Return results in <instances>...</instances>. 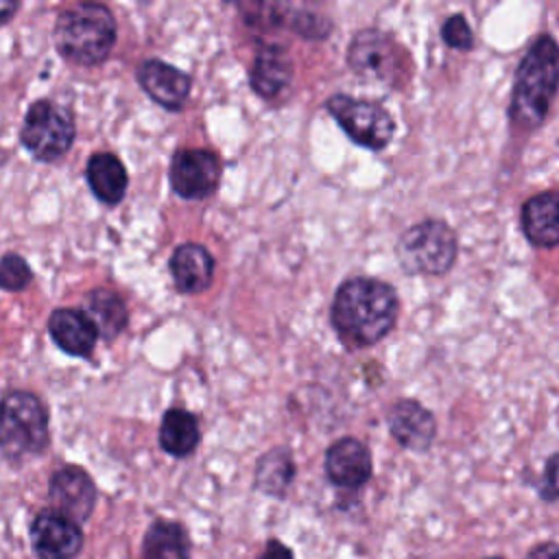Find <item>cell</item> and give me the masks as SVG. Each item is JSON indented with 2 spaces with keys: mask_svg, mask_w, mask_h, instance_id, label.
Returning a JSON list of instances; mask_svg holds the SVG:
<instances>
[{
  "mask_svg": "<svg viewBox=\"0 0 559 559\" xmlns=\"http://www.w3.org/2000/svg\"><path fill=\"white\" fill-rule=\"evenodd\" d=\"M397 312L400 299L391 284L376 277H352L336 288L330 321L347 349H362L391 332Z\"/></svg>",
  "mask_w": 559,
  "mask_h": 559,
  "instance_id": "1",
  "label": "cell"
},
{
  "mask_svg": "<svg viewBox=\"0 0 559 559\" xmlns=\"http://www.w3.org/2000/svg\"><path fill=\"white\" fill-rule=\"evenodd\" d=\"M557 76V44L550 35H539L522 57L515 72L513 98L509 107L513 127L533 131L544 124L555 100Z\"/></svg>",
  "mask_w": 559,
  "mask_h": 559,
  "instance_id": "2",
  "label": "cell"
},
{
  "mask_svg": "<svg viewBox=\"0 0 559 559\" xmlns=\"http://www.w3.org/2000/svg\"><path fill=\"white\" fill-rule=\"evenodd\" d=\"M116 44L114 13L98 2L68 7L55 24V46L76 66L103 63Z\"/></svg>",
  "mask_w": 559,
  "mask_h": 559,
  "instance_id": "3",
  "label": "cell"
},
{
  "mask_svg": "<svg viewBox=\"0 0 559 559\" xmlns=\"http://www.w3.org/2000/svg\"><path fill=\"white\" fill-rule=\"evenodd\" d=\"M48 445V413L28 391H9L0 400V452L20 463Z\"/></svg>",
  "mask_w": 559,
  "mask_h": 559,
  "instance_id": "4",
  "label": "cell"
},
{
  "mask_svg": "<svg viewBox=\"0 0 559 559\" xmlns=\"http://www.w3.org/2000/svg\"><path fill=\"white\" fill-rule=\"evenodd\" d=\"M456 234L445 221L428 218L408 227L397 245L400 266L411 275H443L456 260Z\"/></svg>",
  "mask_w": 559,
  "mask_h": 559,
  "instance_id": "5",
  "label": "cell"
},
{
  "mask_svg": "<svg viewBox=\"0 0 559 559\" xmlns=\"http://www.w3.org/2000/svg\"><path fill=\"white\" fill-rule=\"evenodd\" d=\"M74 133L72 114L63 105L37 100L24 116L20 140L35 159L55 162L70 151Z\"/></svg>",
  "mask_w": 559,
  "mask_h": 559,
  "instance_id": "6",
  "label": "cell"
},
{
  "mask_svg": "<svg viewBox=\"0 0 559 559\" xmlns=\"http://www.w3.org/2000/svg\"><path fill=\"white\" fill-rule=\"evenodd\" d=\"M325 109L349 135V140L365 148L382 151L395 133L393 116L373 100L334 94L328 98Z\"/></svg>",
  "mask_w": 559,
  "mask_h": 559,
  "instance_id": "7",
  "label": "cell"
},
{
  "mask_svg": "<svg viewBox=\"0 0 559 559\" xmlns=\"http://www.w3.org/2000/svg\"><path fill=\"white\" fill-rule=\"evenodd\" d=\"M404 50L386 35L373 28L360 31L347 46L349 68L367 79L397 85L402 81Z\"/></svg>",
  "mask_w": 559,
  "mask_h": 559,
  "instance_id": "8",
  "label": "cell"
},
{
  "mask_svg": "<svg viewBox=\"0 0 559 559\" xmlns=\"http://www.w3.org/2000/svg\"><path fill=\"white\" fill-rule=\"evenodd\" d=\"M221 179V162L207 148H181L170 162V186L181 199L210 197Z\"/></svg>",
  "mask_w": 559,
  "mask_h": 559,
  "instance_id": "9",
  "label": "cell"
},
{
  "mask_svg": "<svg viewBox=\"0 0 559 559\" xmlns=\"http://www.w3.org/2000/svg\"><path fill=\"white\" fill-rule=\"evenodd\" d=\"M31 544L39 559H72L83 546V533L63 513L46 509L31 524Z\"/></svg>",
  "mask_w": 559,
  "mask_h": 559,
  "instance_id": "10",
  "label": "cell"
},
{
  "mask_svg": "<svg viewBox=\"0 0 559 559\" xmlns=\"http://www.w3.org/2000/svg\"><path fill=\"white\" fill-rule=\"evenodd\" d=\"M55 511L63 513L72 522H85L96 504V487L90 474L76 465H66L57 469L48 487Z\"/></svg>",
  "mask_w": 559,
  "mask_h": 559,
  "instance_id": "11",
  "label": "cell"
},
{
  "mask_svg": "<svg viewBox=\"0 0 559 559\" xmlns=\"http://www.w3.org/2000/svg\"><path fill=\"white\" fill-rule=\"evenodd\" d=\"M138 83L157 105L170 111L183 107L192 87V79L183 70L162 59L142 61L138 66Z\"/></svg>",
  "mask_w": 559,
  "mask_h": 559,
  "instance_id": "12",
  "label": "cell"
},
{
  "mask_svg": "<svg viewBox=\"0 0 559 559\" xmlns=\"http://www.w3.org/2000/svg\"><path fill=\"white\" fill-rule=\"evenodd\" d=\"M325 476L336 487H362L371 478V454L367 445L354 437L334 441L325 452Z\"/></svg>",
  "mask_w": 559,
  "mask_h": 559,
  "instance_id": "13",
  "label": "cell"
},
{
  "mask_svg": "<svg viewBox=\"0 0 559 559\" xmlns=\"http://www.w3.org/2000/svg\"><path fill=\"white\" fill-rule=\"evenodd\" d=\"M389 430L402 448L424 452L435 441L437 424L424 404L415 400H400L389 411Z\"/></svg>",
  "mask_w": 559,
  "mask_h": 559,
  "instance_id": "14",
  "label": "cell"
},
{
  "mask_svg": "<svg viewBox=\"0 0 559 559\" xmlns=\"http://www.w3.org/2000/svg\"><path fill=\"white\" fill-rule=\"evenodd\" d=\"M170 275L179 293L199 295L214 277V258L199 242H183L170 255Z\"/></svg>",
  "mask_w": 559,
  "mask_h": 559,
  "instance_id": "15",
  "label": "cell"
},
{
  "mask_svg": "<svg viewBox=\"0 0 559 559\" xmlns=\"http://www.w3.org/2000/svg\"><path fill=\"white\" fill-rule=\"evenodd\" d=\"M249 79L258 96L266 100L277 98L293 79V63L286 48L280 44H262L255 52Z\"/></svg>",
  "mask_w": 559,
  "mask_h": 559,
  "instance_id": "16",
  "label": "cell"
},
{
  "mask_svg": "<svg viewBox=\"0 0 559 559\" xmlns=\"http://www.w3.org/2000/svg\"><path fill=\"white\" fill-rule=\"evenodd\" d=\"M522 231L531 245L552 249L559 242V199L555 192L531 197L520 212Z\"/></svg>",
  "mask_w": 559,
  "mask_h": 559,
  "instance_id": "17",
  "label": "cell"
},
{
  "mask_svg": "<svg viewBox=\"0 0 559 559\" xmlns=\"http://www.w3.org/2000/svg\"><path fill=\"white\" fill-rule=\"evenodd\" d=\"M48 332L57 347L70 356H90L96 345V328L92 321L72 308H59L48 319Z\"/></svg>",
  "mask_w": 559,
  "mask_h": 559,
  "instance_id": "18",
  "label": "cell"
},
{
  "mask_svg": "<svg viewBox=\"0 0 559 559\" xmlns=\"http://www.w3.org/2000/svg\"><path fill=\"white\" fill-rule=\"evenodd\" d=\"M87 183L94 197L107 205H116L122 201L127 192V168L124 164L111 153H96L90 157L85 168Z\"/></svg>",
  "mask_w": 559,
  "mask_h": 559,
  "instance_id": "19",
  "label": "cell"
},
{
  "mask_svg": "<svg viewBox=\"0 0 559 559\" xmlns=\"http://www.w3.org/2000/svg\"><path fill=\"white\" fill-rule=\"evenodd\" d=\"M83 314L92 321V325L96 328V334L107 341L116 338L129 323L124 301L107 288H96L87 293L83 304Z\"/></svg>",
  "mask_w": 559,
  "mask_h": 559,
  "instance_id": "20",
  "label": "cell"
},
{
  "mask_svg": "<svg viewBox=\"0 0 559 559\" xmlns=\"http://www.w3.org/2000/svg\"><path fill=\"white\" fill-rule=\"evenodd\" d=\"M201 430L197 417L186 408H168L159 426V445L170 456H188L199 445Z\"/></svg>",
  "mask_w": 559,
  "mask_h": 559,
  "instance_id": "21",
  "label": "cell"
},
{
  "mask_svg": "<svg viewBox=\"0 0 559 559\" xmlns=\"http://www.w3.org/2000/svg\"><path fill=\"white\" fill-rule=\"evenodd\" d=\"M144 559H190V539L181 524L155 520L142 544Z\"/></svg>",
  "mask_w": 559,
  "mask_h": 559,
  "instance_id": "22",
  "label": "cell"
},
{
  "mask_svg": "<svg viewBox=\"0 0 559 559\" xmlns=\"http://www.w3.org/2000/svg\"><path fill=\"white\" fill-rule=\"evenodd\" d=\"M295 476V463L286 448H273L258 459L255 487L269 496H284Z\"/></svg>",
  "mask_w": 559,
  "mask_h": 559,
  "instance_id": "23",
  "label": "cell"
},
{
  "mask_svg": "<svg viewBox=\"0 0 559 559\" xmlns=\"http://www.w3.org/2000/svg\"><path fill=\"white\" fill-rule=\"evenodd\" d=\"M31 266L26 264V260L17 253H4L0 258V288L2 290H24L31 284Z\"/></svg>",
  "mask_w": 559,
  "mask_h": 559,
  "instance_id": "24",
  "label": "cell"
},
{
  "mask_svg": "<svg viewBox=\"0 0 559 559\" xmlns=\"http://www.w3.org/2000/svg\"><path fill=\"white\" fill-rule=\"evenodd\" d=\"M441 37L443 41L454 48V50H469L474 46V33L467 24V20L456 13V15H450L443 26H441Z\"/></svg>",
  "mask_w": 559,
  "mask_h": 559,
  "instance_id": "25",
  "label": "cell"
},
{
  "mask_svg": "<svg viewBox=\"0 0 559 559\" xmlns=\"http://www.w3.org/2000/svg\"><path fill=\"white\" fill-rule=\"evenodd\" d=\"M258 559H293V552L277 539H271Z\"/></svg>",
  "mask_w": 559,
  "mask_h": 559,
  "instance_id": "26",
  "label": "cell"
},
{
  "mask_svg": "<svg viewBox=\"0 0 559 559\" xmlns=\"http://www.w3.org/2000/svg\"><path fill=\"white\" fill-rule=\"evenodd\" d=\"M526 559H557V544L555 542H546L537 548H533Z\"/></svg>",
  "mask_w": 559,
  "mask_h": 559,
  "instance_id": "27",
  "label": "cell"
},
{
  "mask_svg": "<svg viewBox=\"0 0 559 559\" xmlns=\"http://www.w3.org/2000/svg\"><path fill=\"white\" fill-rule=\"evenodd\" d=\"M555 456L548 459V465H546V483H548V489H546V500H555V493H557V487H555Z\"/></svg>",
  "mask_w": 559,
  "mask_h": 559,
  "instance_id": "28",
  "label": "cell"
},
{
  "mask_svg": "<svg viewBox=\"0 0 559 559\" xmlns=\"http://www.w3.org/2000/svg\"><path fill=\"white\" fill-rule=\"evenodd\" d=\"M17 2H7V0H0V24L2 22H7V20H11L13 17V13L17 11Z\"/></svg>",
  "mask_w": 559,
  "mask_h": 559,
  "instance_id": "29",
  "label": "cell"
},
{
  "mask_svg": "<svg viewBox=\"0 0 559 559\" xmlns=\"http://www.w3.org/2000/svg\"><path fill=\"white\" fill-rule=\"evenodd\" d=\"M489 559H502V557H489Z\"/></svg>",
  "mask_w": 559,
  "mask_h": 559,
  "instance_id": "30",
  "label": "cell"
}]
</instances>
